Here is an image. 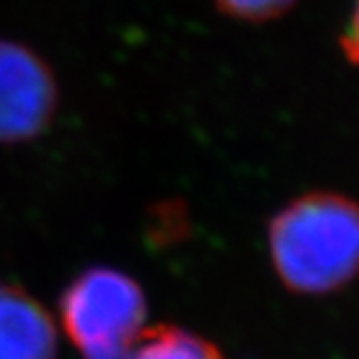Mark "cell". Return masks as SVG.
Here are the masks:
<instances>
[{
  "label": "cell",
  "instance_id": "1",
  "mask_svg": "<svg viewBox=\"0 0 359 359\" xmlns=\"http://www.w3.org/2000/svg\"><path fill=\"white\" fill-rule=\"evenodd\" d=\"M271 262L288 290L329 294L359 277V203L314 191L292 199L269 223Z\"/></svg>",
  "mask_w": 359,
  "mask_h": 359
},
{
  "label": "cell",
  "instance_id": "2",
  "mask_svg": "<svg viewBox=\"0 0 359 359\" xmlns=\"http://www.w3.org/2000/svg\"><path fill=\"white\" fill-rule=\"evenodd\" d=\"M59 307L67 338L85 359H128L145 329V294L130 275L115 269L81 273Z\"/></svg>",
  "mask_w": 359,
  "mask_h": 359
},
{
  "label": "cell",
  "instance_id": "3",
  "mask_svg": "<svg viewBox=\"0 0 359 359\" xmlns=\"http://www.w3.org/2000/svg\"><path fill=\"white\" fill-rule=\"evenodd\" d=\"M59 89L31 48L0 39V143H27L48 130Z\"/></svg>",
  "mask_w": 359,
  "mask_h": 359
},
{
  "label": "cell",
  "instance_id": "4",
  "mask_svg": "<svg viewBox=\"0 0 359 359\" xmlns=\"http://www.w3.org/2000/svg\"><path fill=\"white\" fill-rule=\"evenodd\" d=\"M55 355L53 318L29 292L0 284V359H55Z\"/></svg>",
  "mask_w": 359,
  "mask_h": 359
},
{
  "label": "cell",
  "instance_id": "5",
  "mask_svg": "<svg viewBox=\"0 0 359 359\" xmlns=\"http://www.w3.org/2000/svg\"><path fill=\"white\" fill-rule=\"evenodd\" d=\"M128 359H225L206 338L180 327L143 329Z\"/></svg>",
  "mask_w": 359,
  "mask_h": 359
},
{
  "label": "cell",
  "instance_id": "6",
  "mask_svg": "<svg viewBox=\"0 0 359 359\" xmlns=\"http://www.w3.org/2000/svg\"><path fill=\"white\" fill-rule=\"evenodd\" d=\"M215 3L229 18L245 22H266L284 15L297 0H215Z\"/></svg>",
  "mask_w": 359,
  "mask_h": 359
},
{
  "label": "cell",
  "instance_id": "7",
  "mask_svg": "<svg viewBox=\"0 0 359 359\" xmlns=\"http://www.w3.org/2000/svg\"><path fill=\"white\" fill-rule=\"evenodd\" d=\"M340 46H342L344 57L353 65H359V0H355V9H353L351 20L340 37Z\"/></svg>",
  "mask_w": 359,
  "mask_h": 359
}]
</instances>
